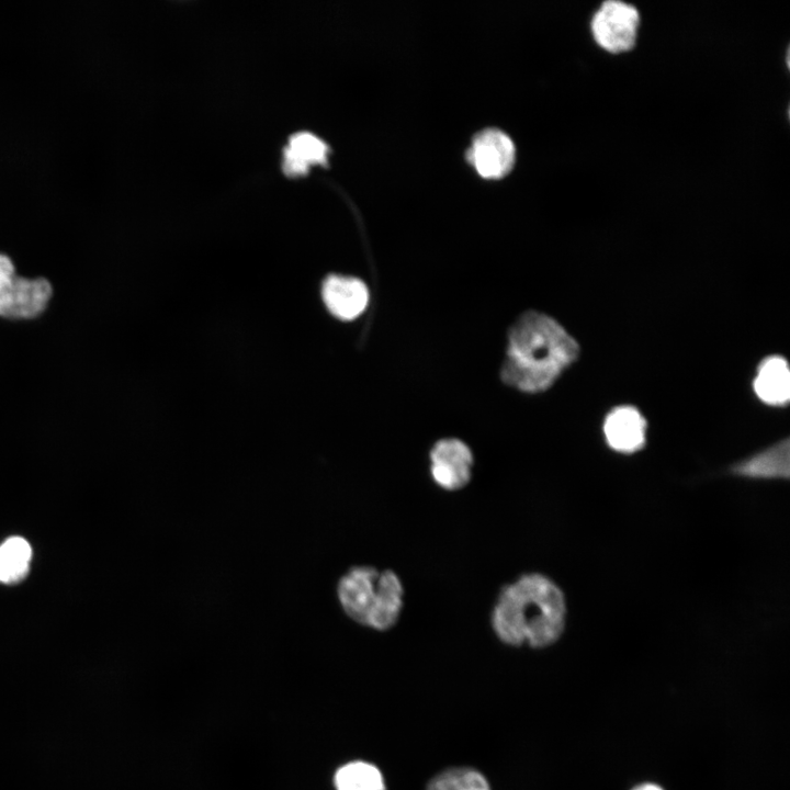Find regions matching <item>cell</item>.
Segmentation results:
<instances>
[{"instance_id":"obj_1","label":"cell","mask_w":790,"mask_h":790,"mask_svg":"<svg viewBox=\"0 0 790 790\" xmlns=\"http://www.w3.org/2000/svg\"><path fill=\"white\" fill-rule=\"evenodd\" d=\"M577 340L554 318L535 311L522 314L511 326L501 365V379L522 392L551 387L578 358Z\"/></svg>"},{"instance_id":"obj_2","label":"cell","mask_w":790,"mask_h":790,"mask_svg":"<svg viewBox=\"0 0 790 790\" xmlns=\"http://www.w3.org/2000/svg\"><path fill=\"white\" fill-rule=\"evenodd\" d=\"M566 602L549 577L529 573L501 588L492 611V628L507 645L541 648L564 631Z\"/></svg>"},{"instance_id":"obj_3","label":"cell","mask_w":790,"mask_h":790,"mask_svg":"<svg viewBox=\"0 0 790 790\" xmlns=\"http://www.w3.org/2000/svg\"><path fill=\"white\" fill-rule=\"evenodd\" d=\"M336 592L341 609L352 621L379 631L397 622L404 603L398 576L366 565L349 568L338 579Z\"/></svg>"},{"instance_id":"obj_4","label":"cell","mask_w":790,"mask_h":790,"mask_svg":"<svg viewBox=\"0 0 790 790\" xmlns=\"http://www.w3.org/2000/svg\"><path fill=\"white\" fill-rule=\"evenodd\" d=\"M52 295L48 280L16 275L11 258L0 253V317L33 319L46 309Z\"/></svg>"},{"instance_id":"obj_5","label":"cell","mask_w":790,"mask_h":790,"mask_svg":"<svg viewBox=\"0 0 790 790\" xmlns=\"http://www.w3.org/2000/svg\"><path fill=\"white\" fill-rule=\"evenodd\" d=\"M639 26L637 9L617 0L605 1L590 21L596 43L613 54L628 52L635 45Z\"/></svg>"},{"instance_id":"obj_6","label":"cell","mask_w":790,"mask_h":790,"mask_svg":"<svg viewBox=\"0 0 790 790\" xmlns=\"http://www.w3.org/2000/svg\"><path fill=\"white\" fill-rule=\"evenodd\" d=\"M472 467L473 454L460 439H441L431 448L430 474L444 490L462 489L471 479Z\"/></svg>"},{"instance_id":"obj_7","label":"cell","mask_w":790,"mask_h":790,"mask_svg":"<svg viewBox=\"0 0 790 790\" xmlns=\"http://www.w3.org/2000/svg\"><path fill=\"white\" fill-rule=\"evenodd\" d=\"M467 158L483 178L499 179L514 166L515 145L504 132L487 128L475 135Z\"/></svg>"},{"instance_id":"obj_8","label":"cell","mask_w":790,"mask_h":790,"mask_svg":"<svg viewBox=\"0 0 790 790\" xmlns=\"http://www.w3.org/2000/svg\"><path fill=\"white\" fill-rule=\"evenodd\" d=\"M646 419L631 405L612 408L605 417L602 431L610 449L631 454L640 451L646 442Z\"/></svg>"},{"instance_id":"obj_9","label":"cell","mask_w":790,"mask_h":790,"mask_svg":"<svg viewBox=\"0 0 790 790\" xmlns=\"http://www.w3.org/2000/svg\"><path fill=\"white\" fill-rule=\"evenodd\" d=\"M323 298L334 316L342 320H351L366 308L369 291L357 278L332 274L324 282Z\"/></svg>"},{"instance_id":"obj_10","label":"cell","mask_w":790,"mask_h":790,"mask_svg":"<svg viewBox=\"0 0 790 790\" xmlns=\"http://www.w3.org/2000/svg\"><path fill=\"white\" fill-rule=\"evenodd\" d=\"M756 396L766 405L782 407L790 399V372L781 356H769L758 365L753 381Z\"/></svg>"},{"instance_id":"obj_11","label":"cell","mask_w":790,"mask_h":790,"mask_svg":"<svg viewBox=\"0 0 790 790\" xmlns=\"http://www.w3.org/2000/svg\"><path fill=\"white\" fill-rule=\"evenodd\" d=\"M789 452V439L786 438L738 462L732 471L735 475L748 478H788L790 473Z\"/></svg>"},{"instance_id":"obj_12","label":"cell","mask_w":790,"mask_h":790,"mask_svg":"<svg viewBox=\"0 0 790 790\" xmlns=\"http://www.w3.org/2000/svg\"><path fill=\"white\" fill-rule=\"evenodd\" d=\"M327 153V145L317 136L297 133L290 138L284 150L283 169L289 176L304 174L311 166L324 163Z\"/></svg>"},{"instance_id":"obj_13","label":"cell","mask_w":790,"mask_h":790,"mask_svg":"<svg viewBox=\"0 0 790 790\" xmlns=\"http://www.w3.org/2000/svg\"><path fill=\"white\" fill-rule=\"evenodd\" d=\"M32 549L21 537H11L0 544V583L16 584L30 571Z\"/></svg>"},{"instance_id":"obj_14","label":"cell","mask_w":790,"mask_h":790,"mask_svg":"<svg viewBox=\"0 0 790 790\" xmlns=\"http://www.w3.org/2000/svg\"><path fill=\"white\" fill-rule=\"evenodd\" d=\"M335 785L337 790H385L377 767L365 761L342 766L335 776Z\"/></svg>"},{"instance_id":"obj_15","label":"cell","mask_w":790,"mask_h":790,"mask_svg":"<svg viewBox=\"0 0 790 790\" xmlns=\"http://www.w3.org/2000/svg\"><path fill=\"white\" fill-rule=\"evenodd\" d=\"M428 790H490L482 774L472 768H451L435 777Z\"/></svg>"},{"instance_id":"obj_16","label":"cell","mask_w":790,"mask_h":790,"mask_svg":"<svg viewBox=\"0 0 790 790\" xmlns=\"http://www.w3.org/2000/svg\"><path fill=\"white\" fill-rule=\"evenodd\" d=\"M633 790H663L659 786L654 783H643L634 788Z\"/></svg>"}]
</instances>
